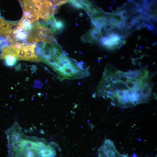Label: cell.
Here are the masks:
<instances>
[{"instance_id": "9", "label": "cell", "mask_w": 157, "mask_h": 157, "mask_svg": "<svg viewBox=\"0 0 157 157\" xmlns=\"http://www.w3.org/2000/svg\"><path fill=\"white\" fill-rule=\"evenodd\" d=\"M27 49H17L15 57L17 60H26V55Z\"/></svg>"}, {"instance_id": "8", "label": "cell", "mask_w": 157, "mask_h": 157, "mask_svg": "<svg viewBox=\"0 0 157 157\" xmlns=\"http://www.w3.org/2000/svg\"><path fill=\"white\" fill-rule=\"evenodd\" d=\"M35 44H31L26 43L13 42L10 44L11 47L18 49H25L34 50Z\"/></svg>"}, {"instance_id": "5", "label": "cell", "mask_w": 157, "mask_h": 157, "mask_svg": "<svg viewBox=\"0 0 157 157\" xmlns=\"http://www.w3.org/2000/svg\"><path fill=\"white\" fill-rule=\"evenodd\" d=\"M84 9L89 15L103 11V10L98 7L94 3L87 1L80 0Z\"/></svg>"}, {"instance_id": "14", "label": "cell", "mask_w": 157, "mask_h": 157, "mask_svg": "<svg viewBox=\"0 0 157 157\" xmlns=\"http://www.w3.org/2000/svg\"><path fill=\"white\" fill-rule=\"evenodd\" d=\"M156 3V2L150 4L147 3L148 6L147 10L151 12L156 13L157 7Z\"/></svg>"}, {"instance_id": "10", "label": "cell", "mask_w": 157, "mask_h": 157, "mask_svg": "<svg viewBox=\"0 0 157 157\" xmlns=\"http://www.w3.org/2000/svg\"><path fill=\"white\" fill-rule=\"evenodd\" d=\"M17 60L15 57L9 56L4 59L5 63L7 66L13 67L16 63Z\"/></svg>"}, {"instance_id": "17", "label": "cell", "mask_w": 157, "mask_h": 157, "mask_svg": "<svg viewBox=\"0 0 157 157\" xmlns=\"http://www.w3.org/2000/svg\"><path fill=\"white\" fill-rule=\"evenodd\" d=\"M4 20L3 19L0 17V28Z\"/></svg>"}, {"instance_id": "4", "label": "cell", "mask_w": 157, "mask_h": 157, "mask_svg": "<svg viewBox=\"0 0 157 157\" xmlns=\"http://www.w3.org/2000/svg\"><path fill=\"white\" fill-rule=\"evenodd\" d=\"M48 47L53 54L61 61H65L69 58L58 44H50Z\"/></svg>"}, {"instance_id": "18", "label": "cell", "mask_w": 157, "mask_h": 157, "mask_svg": "<svg viewBox=\"0 0 157 157\" xmlns=\"http://www.w3.org/2000/svg\"><path fill=\"white\" fill-rule=\"evenodd\" d=\"M2 42V40L0 39V45L1 44Z\"/></svg>"}, {"instance_id": "12", "label": "cell", "mask_w": 157, "mask_h": 157, "mask_svg": "<svg viewBox=\"0 0 157 157\" xmlns=\"http://www.w3.org/2000/svg\"><path fill=\"white\" fill-rule=\"evenodd\" d=\"M68 1V2L74 8L78 9L82 8V6L80 0H70Z\"/></svg>"}, {"instance_id": "15", "label": "cell", "mask_w": 157, "mask_h": 157, "mask_svg": "<svg viewBox=\"0 0 157 157\" xmlns=\"http://www.w3.org/2000/svg\"><path fill=\"white\" fill-rule=\"evenodd\" d=\"M54 6H58L64 4L68 2L67 0H52L50 1Z\"/></svg>"}, {"instance_id": "3", "label": "cell", "mask_w": 157, "mask_h": 157, "mask_svg": "<svg viewBox=\"0 0 157 157\" xmlns=\"http://www.w3.org/2000/svg\"><path fill=\"white\" fill-rule=\"evenodd\" d=\"M102 38L100 29L92 27L81 37V39L84 42L94 43L102 46L100 42Z\"/></svg>"}, {"instance_id": "6", "label": "cell", "mask_w": 157, "mask_h": 157, "mask_svg": "<svg viewBox=\"0 0 157 157\" xmlns=\"http://www.w3.org/2000/svg\"><path fill=\"white\" fill-rule=\"evenodd\" d=\"M56 151L51 146L45 144L40 147L38 151V157H54Z\"/></svg>"}, {"instance_id": "11", "label": "cell", "mask_w": 157, "mask_h": 157, "mask_svg": "<svg viewBox=\"0 0 157 157\" xmlns=\"http://www.w3.org/2000/svg\"><path fill=\"white\" fill-rule=\"evenodd\" d=\"M56 25L57 32L61 31L65 27L64 23L60 20H56Z\"/></svg>"}, {"instance_id": "16", "label": "cell", "mask_w": 157, "mask_h": 157, "mask_svg": "<svg viewBox=\"0 0 157 157\" xmlns=\"http://www.w3.org/2000/svg\"><path fill=\"white\" fill-rule=\"evenodd\" d=\"M5 40L8 42H13V39L10 35H8L6 36L4 38Z\"/></svg>"}, {"instance_id": "1", "label": "cell", "mask_w": 157, "mask_h": 157, "mask_svg": "<svg viewBox=\"0 0 157 157\" xmlns=\"http://www.w3.org/2000/svg\"><path fill=\"white\" fill-rule=\"evenodd\" d=\"M145 76L131 72L127 78L120 80L113 74L107 66L97 92L110 99L112 105L120 107L126 108L147 103L138 91L135 82L136 79Z\"/></svg>"}, {"instance_id": "7", "label": "cell", "mask_w": 157, "mask_h": 157, "mask_svg": "<svg viewBox=\"0 0 157 157\" xmlns=\"http://www.w3.org/2000/svg\"><path fill=\"white\" fill-rule=\"evenodd\" d=\"M19 1L23 10L32 14H37V9L32 1L21 0Z\"/></svg>"}, {"instance_id": "2", "label": "cell", "mask_w": 157, "mask_h": 157, "mask_svg": "<svg viewBox=\"0 0 157 157\" xmlns=\"http://www.w3.org/2000/svg\"><path fill=\"white\" fill-rule=\"evenodd\" d=\"M54 35L49 30L36 21L32 25V28L28 32L26 42L35 44L40 41H43L49 44H57Z\"/></svg>"}, {"instance_id": "13", "label": "cell", "mask_w": 157, "mask_h": 157, "mask_svg": "<svg viewBox=\"0 0 157 157\" xmlns=\"http://www.w3.org/2000/svg\"><path fill=\"white\" fill-rule=\"evenodd\" d=\"M146 18L147 20L153 26L155 27H156V16L149 15Z\"/></svg>"}]
</instances>
